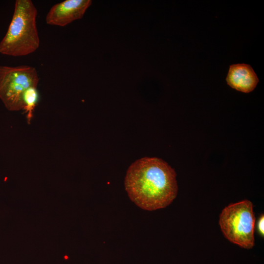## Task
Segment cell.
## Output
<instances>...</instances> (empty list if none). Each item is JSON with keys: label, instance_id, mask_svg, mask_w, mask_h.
I'll return each instance as SVG.
<instances>
[{"label": "cell", "instance_id": "1", "mask_svg": "<svg viewBox=\"0 0 264 264\" xmlns=\"http://www.w3.org/2000/svg\"><path fill=\"white\" fill-rule=\"evenodd\" d=\"M176 176L175 170L162 159L144 157L129 167L125 189L131 200L143 209L164 208L177 196Z\"/></svg>", "mask_w": 264, "mask_h": 264}, {"label": "cell", "instance_id": "6", "mask_svg": "<svg viewBox=\"0 0 264 264\" xmlns=\"http://www.w3.org/2000/svg\"><path fill=\"white\" fill-rule=\"evenodd\" d=\"M226 81L232 88L249 93L255 89L259 79L250 65L238 64L230 66Z\"/></svg>", "mask_w": 264, "mask_h": 264}, {"label": "cell", "instance_id": "2", "mask_svg": "<svg viewBox=\"0 0 264 264\" xmlns=\"http://www.w3.org/2000/svg\"><path fill=\"white\" fill-rule=\"evenodd\" d=\"M37 10L31 0H16L8 30L0 42V53L20 57L34 52L39 47L36 25Z\"/></svg>", "mask_w": 264, "mask_h": 264}, {"label": "cell", "instance_id": "8", "mask_svg": "<svg viewBox=\"0 0 264 264\" xmlns=\"http://www.w3.org/2000/svg\"><path fill=\"white\" fill-rule=\"evenodd\" d=\"M264 217L262 215L257 222V229L259 233L262 235H264Z\"/></svg>", "mask_w": 264, "mask_h": 264}, {"label": "cell", "instance_id": "3", "mask_svg": "<svg viewBox=\"0 0 264 264\" xmlns=\"http://www.w3.org/2000/svg\"><path fill=\"white\" fill-rule=\"evenodd\" d=\"M253 207L248 200L230 204L222 210L219 218V224L225 237L245 249L252 248L255 243Z\"/></svg>", "mask_w": 264, "mask_h": 264}, {"label": "cell", "instance_id": "4", "mask_svg": "<svg viewBox=\"0 0 264 264\" xmlns=\"http://www.w3.org/2000/svg\"><path fill=\"white\" fill-rule=\"evenodd\" d=\"M39 80L34 67L0 65V99L10 111L23 110L25 92L30 88L37 87Z\"/></svg>", "mask_w": 264, "mask_h": 264}, {"label": "cell", "instance_id": "7", "mask_svg": "<svg viewBox=\"0 0 264 264\" xmlns=\"http://www.w3.org/2000/svg\"><path fill=\"white\" fill-rule=\"evenodd\" d=\"M39 98L37 87L29 88L25 92L23 95V103L25 112L26 113L27 121L30 123L33 117L34 109L37 104Z\"/></svg>", "mask_w": 264, "mask_h": 264}, {"label": "cell", "instance_id": "5", "mask_svg": "<svg viewBox=\"0 0 264 264\" xmlns=\"http://www.w3.org/2000/svg\"><path fill=\"white\" fill-rule=\"evenodd\" d=\"M91 0H66L50 8L45 18L47 24L64 26L72 22L82 18Z\"/></svg>", "mask_w": 264, "mask_h": 264}]
</instances>
